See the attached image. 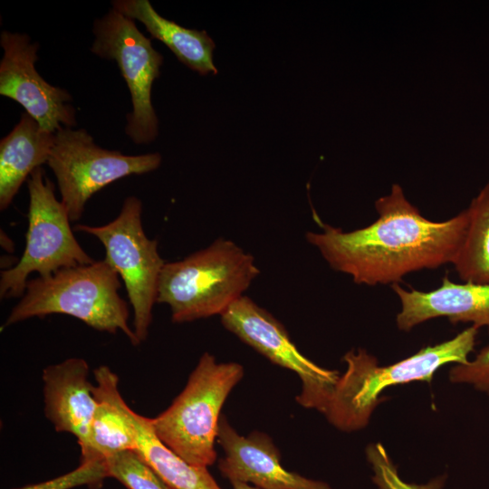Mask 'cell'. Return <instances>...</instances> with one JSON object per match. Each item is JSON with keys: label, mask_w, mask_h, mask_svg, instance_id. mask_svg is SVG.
I'll list each match as a JSON object with an SVG mask.
<instances>
[{"label": "cell", "mask_w": 489, "mask_h": 489, "mask_svg": "<svg viewBox=\"0 0 489 489\" xmlns=\"http://www.w3.org/2000/svg\"><path fill=\"white\" fill-rule=\"evenodd\" d=\"M217 441L225 452L218 469L231 483L243 482L260 489H331L327 483L283 468L280 451L267 434L254 431L241 436L224 416Z\"/></svg>", "instance_id": "obj_12"}, {"label": "cell", "mask_w": 489, "mask_h": 489, "mask_svg": "<svg viewBox=\"0 0 489 489\" xmlns=\"http://www.w3.org/2000/svg\"><path fill=\"white\" fill-rule=\"evenodd\" d=\"M55 142L50 132L27 112L0 141V209L13 202L32 172L47 163Z\"/></svg>", "instance_id": "obj_16"}, {"label": "cell", "mask_w": 489, "mask_h": 489, "mask_svg": "<svg viewBox=\"0 0 489 489\" xmlns=\"http://www.w3.org/2000/svg\"><path fill=\"white\" fill-rule=\"evenodd\" d=\"M110 477L127 489H172L134 450H124L105 459Z\"/></svg>", "instance_id": "obj_20"}, {"label": "cell", "mask_w": 489, "mask_h": 489, "mask_svg": "<svg viewBox=\"0 0 489 489\" xmlns=\"http://www.w3.org/2000/svg\"><path fill=\"white\" fill-rule=\"evenodd\" d=\"M223 326L271 362L295 372L302 389L296 401L322 413L340 372L320 367L292 341L284 326L268 311L243 295L220 315Z\"/></svg>", "instance_id": "obj_10"}, {"label": "cell", "mask_w": 489, "mask_h": 489, "mask_svg": "<svg viewBox=\"0 0 489 489\" xmlns=\"http://www.w3.org/2000/svg\"><path fill=\"white\" fill-rule=\"evenodd\" d=\"M110 477L105 460L82 461L80 465L53 479L38 484H27L16 489H72L87 485L98 489L104 479Z\"/></svg>", "instance_id": "obj_21"}, {"label": "cell", "mask_w": 489, "mask_h": 489, "mask_svg": "<svg viewBox=\"0 0 489 489\" xmlns=\"http://www.w3.org/2000/svg\"><path fill=\"white\" fill-rule=\"evenodd\" d=\"M93 393L99 406L86 440L80 445L82 461H104L124 450H134V439L123 416L107 398Z\"/></svg>", "instance_id": "obj_19"}, {"label": "cell", "mask_w": 489, "mask_h": 489, "mask_svg": "<svg viewBox=\"0 0 489 489\" xmlns=\"http://www.w3.org/2000/svg\"><path fill=\"white\" fill-rule=\"evenodd\" d=\"M89 366L83 359L71 358L43 369L44 414L57 432L73 435L82 444L99 406Z\"/></svg>", "instance_id": "obj_15"}, {"label": "cell", "mask_w": 489, "mask_h": 489, "mask_svg": "<svg viewBox=\"0 0 489 489\" xmlns=\"http://www.w3.org/2000/svg\"><path fill=\"white\" fill-rule=\"evenodd\" d=\"M158 153L124 155L98 146L84 129L62 128L47 161L53 170L71 222L78 221L89 198L110 183L129 175L157 169Z\"/></svg>", "instance_id": "obj_8"}, {"label": "cell", "mask_w": 489, "mask_h": 489, "mask_svg": "<svg viewBox=\"0 0 489 489\" xmlns=\"http://www.w3.org/2000/svg\"><path fill=\"white\" fill-rule=\"evenodd\" d=\"M27 187L30 202L25 248L14 266L1 272L2 299L23 296L33 273L46 277L64 268L95 262L76 240L67 211L41 167L32 172Z\"/></svg>", "instance_id": "obj_6"}, {"label": "cell", "mask_w": 489, "mask_h": 489, "mask_svg": "<svg viewBox=\"0 0 489 489\" xmlns=\"http://www.w3.org/2000/svg\"><path fill=\"white\" fill-rule=\"evenodd\" d=\"M95 391L110 400L126 420L134 439V451L172 489H221L207 467L190 465L175 454L156 436L150 418L133 411L123 400L118 376L107 366L93 371Z\"/></svg>", "instance_id": "obj_13"}, {"label": "cell", "mask_w": 489, "mask_h": 489, "mask_svg": "<svg viewBox=\"0 0 489 489\" xmlns=\"http://www.w3.org/2000/svg\"><path fill=\"white\" fill-rule=\"evenodd\" d=\"M478 329L469 326L454 338L427 346L417 353L388 366L364 349L344 354L346 371L340 375L323 412L328 421L344 432L366 427L383 398L382 392L392 386L433 379L442 366L466 363L473 352Z\"/></svg>", "instance_id": "obj_2"}, {"label": "cell", "mask_w": 489, "mask_h": 489, "mask_svg": "<svg viewBox=\"0 0 489 489\" xmlns=\"http://www.w3.org/2000/svg\"><path fill=\"white\" fill-rule=\"evenodd\" d=\"M91 51L115 61L131 95L132 111L126 115V134L135 144H149L158 133V120L151 102V88L160 74L163 56L134 20L110 9L93 24Z\"/></svg>", "instance_id": "obj_9"}, {"label": "cell", "mask_w": 489, "mask_h": 489, "mask_svg": "<svg viewBox=\"0 0 489 489\" xmlns=\"http://www.w3.org/2000/svg\"><path fill=\"white\" fill-rule=\"evenodd\" d=\"M259 273L250 254L231 240L218 238L181 260L165 264L157 302L169 307L176 323L220 316Z\"/></svg>", "instance_id": "obj_3"}, {"label": "cell", "mask_w": 489, "mask_h": 489, "mask_svg": "<svg viewBox=\"0 0 489 489\" xmlns=\"http://www.w3.org/2000/svg\"><path fill=\"white\" fill-rule=\"evenodd\" d=\"M243 377L241 364L217 362L205 352L180 394L166 410L150 418L156 436L190 465H212L216 459L221 409Z\"/></svg>", "instance_id": "obj_5"}, {"label": "cell", "mask_w": 489, "mask_h": 489, "mask_svg": "<svg viewBox=\"0 0 489 489\" xmlns=\"http://www.w3.org/2000/svg\"><path fill=\"white\" fill-rule=\"evenodd\" d=\"M448 375L452 383L469 385L489 396V345L466 363L455 364Z\"/></svg>", "instance_id": "obj_22"}, {"label": "cell", "mask_w": 489, "mask_h": 489, "mask_svg": "<svg viewBox=\"0 0 489 489\" xmlns=\"http://www.w3.org/2000/svg\"><path fill=\"white\" fill-rule=\"evenodd\" d=\"M465 211V235L452 264L463 282L489 284V182Z\"/></svg>", "instance_id": "obj_18"}, {"label": "cell", "mask_w": 489, "mask_h": 489, "mask_svg": "<svg viewBox=\"0 0 489 489\" xmlns=\"http://www.w3.org/2000/svg\"><path fill=\"white\" fill-rule=\"evenodd\" d=\"M119 274L104 260L62 269L49 276L28 280L20 302L5 322L10 326L34 318L60 313L88 326L115 334L122 331L136 346L139 342L129 325V311L119 294Z\"/></svg>", "instance_id": "obj_4"}, {"label": "cell", "mask_w": 489, "mask_h": 489, "mask_svg": "<svg viewBox=\"0 0 489 489\" xmlns=\"http://www.w3.org/2000/svg\"><path fill=\"white\" fill-rule=\"evenodd\" d=\"M391 287L400 302L396 316L400 331H409L425 321L446 317L453 324L485 327L489 333V284L453 283L446 275L438 288L428 292L408 290L398 283Z\"/></svg>", "instance_id": "obj_14"}, {"label": "cell", "mask_w": 489, "mask_h": 489, "mask_svg": "<svg viewBox=\"0 0 489 489\" xmlns=\"http://www.w3.org/2000/svg\"><path fill=\"white\" fill-rule=\"evenodd\" d=\"M112 8L142 23L152 38L167 45L180 62L200 75L216 74V44L206 31L185 28L162 17L148 0H114Z\"/></svg>", "instance_id": "obj_17"}, {"label": "cell", "mask_w": 489, "mask_h": 489, "mask_svg": "<svg viewBox=\"0 0 489 489\" xmlns=\"http://www.w3.org/2000/svg\"><path fill=\"white\" fill-rule=\"evenodd\" d=\"M141 216L142 203L132 196L124 200L120 214L110 223L75 226V230L94 235L103 244V260L125 284L134 312L133 331L139 343L149 334L159 278L166 264L159 255L158 241L146 235Z\"/></svg>", "instance_id": "obj_7"}, {"label": "cell", "mask_w": 489, "mask_h": 489, "mask_svg": "<svg viewBox=\"0 0 489 489\" xmlns=\"http://www.w3.org/2000/svg\"><path fill=\"white\" fill-rule=\"evenodd\" d=\"M231 484H232L233 489H260L250 484H246L243 482H232Z\"/></svg>", "instance_id": "obj_23"}, {"label": "cell", "mask_w": 489, "mask_h": 489, "mask_svg": "<svg viewBox=\"0 0 489 489\" xmlns=\"http://www.w3.org/2000/svg\"><path fill=\"white\" fill-rule=\"evenodd\" d=\"M378 218L370 225L344 232L327 224L306 233L333 270L357 284L398 283L409 273L453 264L467 224L465 210L445 221L426 218L406 197L399 184L375 201Z\"/></svg>", "instance_id": "obj_1"}, {"label": "cell", "mask_w": 489, "mask_h": 489, "mask_svg": "<svg viewBox=\"0 0 489 489\" xmlns=\"http://www.w3.org/2000/svg\"><path fill=\"white\" fill-rule=\"evenodd\" d=\"M0 43V94L25 109L43 129L56 133L76 125L71 94L45 82L35 69L39 44L20 33L3 31Z\"/></svg>", "instance_id": "obj_11"}]
</instances>
